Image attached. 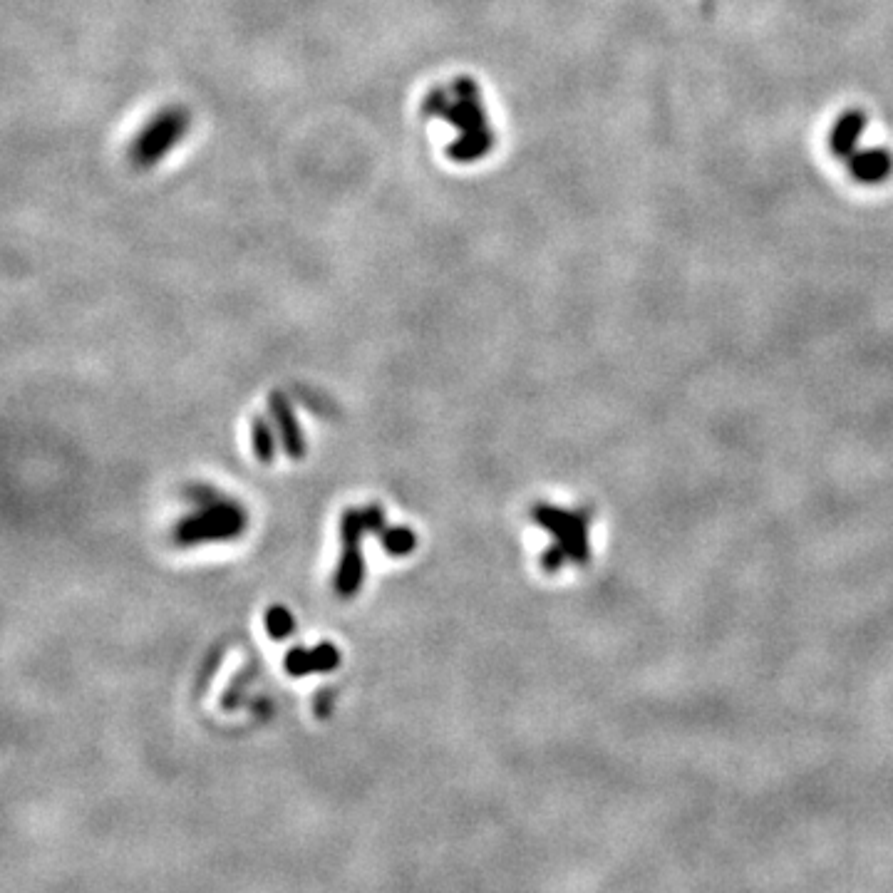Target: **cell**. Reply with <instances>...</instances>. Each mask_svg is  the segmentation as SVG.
I'll return each instance as SVG.
<instances>
[{"label":"cell","mask_w":893,"mask_h":893,"mask_svg":"<svg viewBox=\"0 0 893 893\" xmlns=\"http://www.w3.org/2000/svg\"><path fill=\"white\" fill-rule=\"evenodd\" d=\"M246 524H249V519H246V511L239 504L219 499V502L201 507L196 514L179 521V526L174 529V539H177L179 546L229 541L244 534Z\"/></svg>","instance_id":"obj_1"},{"label":"cell","mask_w":893,"mask_h":893,"mask_svg":"<svg viewBox=\"0 0 893 893\" xmlns=\"http://www.w3.org/2000/svg\"><path fill=\"white\" fill-rule=\"evenodd\" d=\"M866 125H869V117L861 110H846L836 117L829 129V149L839 162H846L859 152Z\"/></svg>","instance_id":"obj_2"},{"label":"cell","mask_w":893,"mask_h":893,"mask_svg":"<svg viewBox=\"0 0 893 893\" xmlns=\"http://www.w3.org/2000/svg\"><path fill=\"white\" fill-rule=\"evenodd\" d=\"M846 169H849L851 179L866 187H876V184H884L886 179L893 174V154L886 149L874 147V149H859L854 157L846 159Z\"/></svg>","instance_id":"obj_3"},{"label":"cell","mask_w":893,"mask_h":893,"mask_svg":"<svg viewBox=\"0 0 893 893\" xmlns=\"http://www.w3.org/2000/svg\"><path fill=\"white\" fill-rule=\"evenodd\" d=\"M268 405H271L273 422H276L278 435H281V445L286 449V454L291 459H303V454H306V442H303L301 425H298L296 415H293L291 402H288L286 395H281V392H273Z\"/></svg>","instance_id":"obj_4"},{"label":"cell","mask_w":893,"mask_h":893,"mask_svg":"<svg viewBox=\"0 0 893 893\" xmlns=\"http://www.w3.org/2000/svg\"><path fill=\"white\" fill-rule=\"evenodd\" d=\"M365 578V559L360 544H343V556H340L338 574H335V593L340 598H350L363 588Z\"/></svg>","instance_id":"obj_5"},{"label":"cell","mask_w":893,"mask_h":893,"mask_svg":"<svg viewBox=\"0 0 893 893\" xmlns=\"http://www.w3.org/2000/svg\"><path fill=\"white\" fill-rule=\"evenodd\" d=\"M251 447H254L256 459L261 464H271L273 457H276V437H273L266 417H254V422H251Z\"/></svg>","instance_id":"obj_6"},{"label":"cell","mask_w":893,"mask_h":893,"mask_svg":"<svg viewBox=\"0 0 893 893\" xmlns=\"http://www.w3.org/2000/svg\"><path fill=\"white\" fill-rule=\"evenodd\" d=\"M380 539H383V549L390 556H407L415 551L417 536L415 531L407 529V526H392V529L380 531Z\"/></svg>","instance_id":"obj_7"},{"label":"cell","mask_w":893,"mask_h":893,"mask_svg":"<svg viewBox=\"0 0 893 893\" xmlns=\"http://www.w3.org/2000/svg\"><path fill=\"white\" fill-rule=\"evenodd\" d=\"M263 623H266L268 636H271L273 640H286L293 633V628H296V621H293L291 611H288L286 606L268 608Z\"/></svg>","instance_id":"obj_8"},{"label":"cell","mask_w":893,"mask_h":893,"mask_svg":"<svg viewBox=\"0 0 893 893\" xmlns=\"http://www.w3.org/2000/svg\"><path fill=\"white\" fill-rule=\"evenodd\" d=\"M365 531H368V526H365L363 509H345L343 519H340V539H343V544H360Z\"/></svg>","instance_id":"obj_9"},{"label":"cell","mask_w":893,"mask_h":893,"mask_svg":"<svg viewBox=\"0 0 893 893\" xmlns=\"http://www.w3.org/2000/svg\"><path fill=\"white\" fill-rule=\"evenodd\" d=\"M313 673H330L340 665V650L333 643H320L311 650Z\"/></svg>","instance_id":"obj_10"},{"label":"cell","mask_w":893,"mask_h":893,"mask_svg":"<svg viewBox=\"0 0 893 893\" xmlns=\"http://www.w3.org/2000/svg\"><path fill=\"white\" fill-rule=\"evenodd\" d=\"M286 670L288 675L293 678H303V675L313 673V658H311V650L306 648H291L286 655Z\"/></svg>","instance_id":"obj_11"},{"label":"cell","mask_w":893,"mask_h":893,"mask_svg":"<svg viewBox=\"0 0 893 893\" xmlns=\"http://www.w3.org/2000/svg\"><path fill=\"white\" fill-rule=\"evenodd\" d=\"M363 516H365V526H368V531L380 534V531L385 529V511H383V507H378V504H370V507H365Z\"/></svg>","instance_id":"obj_12"},{"label":"cell","mask_w":893,"mask_h":893,"mask_svg":"<svg viewBox=\"0 0 893 893\" xmlns=\"http://www.w3.org/2000/svg\"><path fill=\"white\" fill-rule=\"evenodd\" d=\"M187 494H189V499H192L194 504H199V509L201 507H209V504H214V502H219L216 492H211V489H206V487H192Z\"/></svg>","instance_id":"obj_13"},{"label":"cell","mask_w":893,"mask_h":893,"mask_svg":"<svg viewBox=\"0 0 893 893\" xmlns=\"http://www.w3.org/2000/svg\"><path fill=\"white\" fill-rule=\"evenodd\" d=\"M328 705H330V693H328V690H323V693H320L318 698H316V712H318L320 717L328 715Z\"/></svg>","instance_id":"obj_14"}]
</instances>
